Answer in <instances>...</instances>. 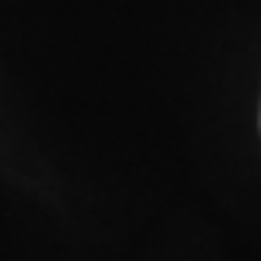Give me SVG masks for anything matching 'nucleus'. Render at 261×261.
I'll use <instances>...</instances> for the list:
<instances>
[]
</instances>
